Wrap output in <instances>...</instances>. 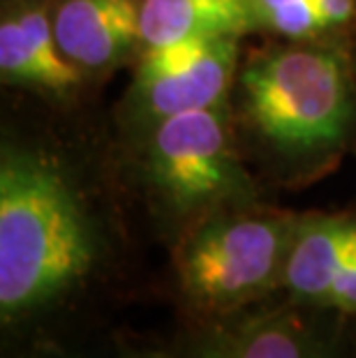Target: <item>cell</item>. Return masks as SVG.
I'll use <instances>...</instances> for the list:
<instances>
[{"label": "cell", "instance_id": "obj_6", "mask_svg": "<svg viewBox=\"0 0 356 358\" xmlns=\"http://www.w3.org/2000/svg\"><path fill=\"white\" fill-rule=\"evenodd\" d=\"M280 292L287 301L356 322V215L299 217Z\"/></svg>", "mask_w": 356, "mask_h": 358}, {"label": "cell", "instance_id": "obj_8", "mask_svg": "<svg viewBox=\"0 0 356 358\" xmlns=\"http://www.w3.org/2000/svg\"><path fill=\"white\" fill-rule=\"evenodd\" d=\"M139 21L150 49L190 37H236L259 19L252 0H141Z\"/></svg>", "mask_w": 356, "mask_h": 358}, {"label": "cell", "instance_id": "obj_9", "mask_svg": "<svg viewBox=\"0 0 356 358\" xmlns=\"http://www.w3.org/2000/svg\"><path fill=\"white\" fill-rule=\"evenodd\" d=\"M236 63V37H218L204 56L173 77L139 83L146 109L157 120L183 111L211 109L222 100Z\"/></svg>", "mask_w": 356, "mask_h": 358}, {"label": "cell", "instance_id": "obj_7", "mask_svg": "<svg viewBox=\"0 0 356 358\" xmlns=\"http://www.w3.org/2000/svg\"><path fill=\"white\" fill-rule=\"evenodd\" d=\"M54 33L60 51L74 65L95 70L141 40L139 7L132 0H63Z\"/></svg>", "mask_w": 356, "mask_h": 358}, {"label": "cell", "instance_id": "obj_18", "mask_svg": "<svg viewBox=\"0 0 356 358\" xmlns=\"http://www.w3.org/2000/svg\"><path fill=\"white\" fill-rule=\"evenodd\" d=\"M354 322V319H352ZM354 354H356V322H354Z\"/></svg>", "mask_w": 356, "mask_h": 358}, {"label": "cell", "instance_id": "obj_12", "mask_svg": "<svg viewBox=\"0 0 356 358\" xmlns=\"http://www.w3.org/2000/svg\"><path fill=\"white\" fill-rule=\"evenodd\" d=\"M264 24H269L273 30L283 35L301 37L315 33L317 28H324L317 14L313 0H292L287 5H280L276 10L266 12L262 17Z\"/></svg>", "mask_w": 356, "mask_h": 358}, {"label": "cell", "instance_id": "obj_15", "mask_svg": "<svg viewBox=\"0 0 356 358\" xmlns=\"http://www.w3.org/2000/svg\"><path fill=\"white\" fill-rule=\"evenodd\" d=\"M12 358H74L72 354H67L65 349H56L47 345V342H37L30 349H21L19 354H14Z\"/></svg>", "mask_w": 356, "mask_h": 358}, {"label": "cell", "instance_id": "obj_1", "mask_svg": "<svg viewBox=\"0 0 356 358\" xmlns=\"http://www.w3.org/2000/svg\"><path fill=\"white\" fill-rule=\"evenodd\" d=\"M97 238L74 187L47 159L0 164V324L26 333L88 280Z\"/></svg>", "mask_w": 356, "mask_h": 358}, {"label": "cell", "instance_id": "obj_11", "mask_svg": "<svg viewBox=\"0 0 356 358\" xmlns=\"http://www.w3.org/2000/svg\"><path fill=\"white\" fill-rule=\"evenodd\" d=\"M218 40V37H215ZM213 40H204V37H190V40H178L160 47H150L143 56L141 70H139V83L157 81L173 77V74L187 70L197 60L204 56L208 44Z\"/></svg>", "mask_w": 356, "mask_h": 358}, {"label": "cell", "instance_id": "obj_17", "mask_svg": "<svg viewBox=\"0 0 356 358\" xmlns=\"http://www.w3.org/2000/svg\"><path fill=\"white\" fill-rule=\"evenodd\" d=\"M125 358H160V356H139V354H132V356H125Z\"/></svg>", "mask_w": 356, "mask_h": 358}, {"label": "cell", "instance_id": "obj_4", "mask_svg": "<svg viewBox=\"0 0 356 358\" xmlns=\"http://www.w3.org/2000/svg\"><path fill=\"white\" fill-rule=\"evenodd\" d=\"M148 169L160 199L178 217L211 215L243 189L218 106L162 118L150 141Z\"/></svg>", "mask_w": 356, "mask_h": 358}, {"label": "cell", "instance_id": "obj_13", "mask_svg": "<svg viewBox=\"0 0 356 358\" xmlns=\"http://www.w3.org/2000/svg\"><path fill=\"white\" fill-rule=\"evenodd\" d=\"M176 358H222V356H220V347L213 331L204 329V326H197V329L192 326L185 345L176 352Z\"/></svg>", "mask_w": 356, "mask_h": 358}, {"label": "cell", "instance_id": "obj_14", "mask_svg": "<svg viewBox=\"0 0 356 358\" xmlns=\"http://www.w3.org/2000/svg\"><path fill=\"white\" fill-rule=\"evenodd\" d=\"M313 5L324 28L343 24L354 14V0H313Z\"/></svg>", "mask_w": 356, "mask_h": 358}, {"label": "cell", "instance_id": "obj_10", "mask_svg": "<svg viewBox=\"0 0 356 358\" xmlns=\"http://www.w3.org/2000/svg\"><path fill=\"white\" fill-rule=\"evenodd\" d=\"M0 70L10 81L37 83L58 90L54 74L44 65L19 17L5 19L0 26Z\"/></svg>", "mask_w": 356, "mask_h": 358}, {"label": "cell", "instance_id": "obj_5", "mask_svg": "<svg viewBox=\"0 0 356 358\" xmlns=\"http://www.w3.org/2000/svg\"><path fill=\"white\" fill-rule=\"evenodd\" d=\"M204 329L213 331L222 358H356L352 319L287 299Z\"/></svg>", "mask_w": 356, "mask_h": 358}, {"label": "cell", "instance_id": "obj_2", "mask_svg": "<svg viewBox=\"0 0 356 358\" xmlns=\"http://www.w3.org/2000/svg\"><path fill=\"white\" fill-rule=\"evenodd\" d=\"M297 220L280 213L215 210L178 241L180 296L197 326H215L280 292Z\"/></svg>", "mask_w": 356, "mask_h": 358}, {"label": "cell", "instance_id": "obj_16", "mask_svg": "<svg viewBox=\"0 0 356 358\" xmlns=\"http://www.w3.org/2000/svg\"><path fill=\"white\" fill-rule=\"evenodd\" d=\"M252 3H255V10H257V19L262 21V17H264L266 12L276 10V7H280V5L292 3V0H252Z\"/></svg>", "mask_w": 356, "mask_h": 358}, {"label": "cell", "instance_id": "obj_3", "mask_svg": "<svg viewBox=\"0 0 356 358\" xmlns=\"http://www.w3.org/2000/svg\"><path fill=\"white\" fill-rule=\"evenodd\" d=\"M248 111L264 136L285 148H320L345 134L352 113L347 74L320 49H285L243 72Z\"/></svg>", "mask_w": 356, "mask_h": 358}]
</instances>
